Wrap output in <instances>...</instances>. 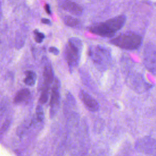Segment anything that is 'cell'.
<instances>
[{
	"label": "cell",
	"instance_id": "1",
	"mask_svg": "<svg viewBox=\"0 0 156 156\" xmlns=\"http://www.w3.org/2000/svg\"><path fill=\"white\" fill-rule=\"evenodd\" d=\"M83 48L82 41L76 37L69 39L65 48V57L71 70L79 65Z\"/></svg>",
	"mask_w": 156,
	"mask_h": 156
},
{
	"label": "cell",
	"instance_id": "2",
	"mask_svg": "<svg viewBox=\"0 0 156 156\" xmlns=\"http://www.w3.org/2000/svg\"><path fill=\"white\" fill-rule=\"evenodd\" d=\"M142 42L141 37L135 34H123L110 40V43L117 47L126 49L135 50L138 49Z\"/></svg>",
	"mask_w": 156,
	"mask_h": 156
},
{
	"label": "cell",
	"instance_id": "3",
	"mask_svg": "<svg viewBox=\"0 0 156 156\" xmlns=\"http://www.w3.org/2000/svg\"><path fill=\"white\" fill-rule=\"evenodd\" d=\"M88 55L96 65L101 68H106L111 61L110 51L102 46H91L89 48Z\"/></svg>",
	"mask_w": 156,
	"mask_h": 156
},
{
	"label": "cell",
	"instance_id": "4",
	"mask_svg": "<svg viewBox=\"0 0 156 156\" xmlns=\"http://www.w3.org/2000/svg\"><path fill=\"white\" fill-rule=\"evenodd\" d=\"M144 62L147 68L153 73L155 69V46L149 43L146 45L144 52Z\"/></svg>",
	"mask_w": 156,
	"mask_h": 156
},
{
	"label": "cell",
	"instance_id": "5",
	"mask_svg": "<svg viewBox=\"0 0 156 156\" xmlns=\"http://www.w3.org/2000/svg\"><path fill=\"white\" fill-rule=\"evenodd\" d=\"M54 85L52 88L51 100H50V107H51V116H53L57 113L60 104V92L59 88L60 84L59 81L54 79Z\"/></svg>",
	"mask_w": 156,
	"mask_h": 156
},
{
	"label": "cell",
	"instance_id": "6",
	"mask_svg": "<svg viewBox=\"0 0 156 156\" xmlns=\"http://www.w3.org/2000/svg\"><path fill=\"white\" fill-rule=\"evenodd\" d=\"M126 21V16L124 15H121L110 18L103 23L110 32L115 34L116 32L120 30L124 26Z\"/></svg>",
	"mask_w": 156,
	"mask_h": 156
},
{
	"label": "cell",
	"instance_id": "7",
	"mask_svg": "<svg viewBox=\"0 0 156 156\" xmlns=\"http://www.w3.org/2000/svg\"><path fill=\"white\" fill-rule=\"evenodd\" d=\"M58 5L62 9L76 16H80L83 13L82 7L69 0H58Z\"/></svg>",
	"mask_w": 156,
	"mask_h": 156
},
{
	"label": "cell",
	"instance_id": "8",
	"mask_svg": "<svg viewBox=\"0 0 156 156\" xmlns=\"http://www.w3.org/2000/svg\"><path fill=\"white\" fill-rule=\"evenodd\" d=\"M79 98L83 103L86 108L93 112H96L99 108V103L88 93L84 90H80L79 92Z\"/></svg>",
	"mask_w": 156,
	"mask_h": 156
},
{
	"label": "cell",
	"instance_id": "9",
	"mask_svg": "<svg viewBox=\"0 0 156 156\" xmlns=\"http://www.w3.org/2000/svg\"><path fill=\"white\" fill-rule=\"evenodd\" d=\"M88 30L93 34L103 37H112L115 35V34L110 32L107 29L103 22L90 26L88 27Z\"/></svg>",
	"mask_w": 156,
	"mask_h": 156
},
{
	"label": "cell",
	"instance_id": "10",
	"mask_svg": "<svg viewBox=\"0 0 156 156\" xmlns=\"http://www.w3.org/2000/svg\"><path fill=\"white\" fill-rule=\"evenodd\" d=\"M155 141L152 138H145L141 139L137 143V149L147 154H151L152 149L155 150Z\"/></svg>",
	"mask_w": 156,
	"mask_h": 156
},
{
	"label": "cell",
	"instance_id": "11",
	"mask_svg": "<svg viewBox=\"0 0 156 156\" xmlns=\"http://www.w3.org/2000/svg\"><path fill=\"white\" fill-rule=\"evenodd\" d=\"M30 97V92L27 88H24L17 92L14 98V103L16 104L27 102Z\"/></svg>",
	"mask_w": 156,
	"mask_h": 156
},
{
	"label": "cell",
	"instance_id": "12",
	"mask_svg": "<svg viewBox=\"0 0 156 156\" xmlns=\"http://www.w3.org/2000/svg\"><path fill=\"white\" fill-rule=\"evenodd\" d=\"M43 76L44 84V87H49L50 85L53 82L54 80L53 70L50 65H46L44 66Z\"/></svg>",
	"mask_w": 156,
	"mask_h": 156
},
{
	"label": "cell",
	"instance_id": "13",
	"mask_svg": "<svg viewBox=\"0 0 156 156\" xmlns=\"http://www.w3.org/2000/svg\"><path fill=\"white\" fill-rule=\"evenodd\" d=\"M25 74H26V77L24 79V82L25 84L29 86H33L36 82V74L35 72L30 71V70H27L25 71Z\"/></svg>",
	"mask_w": 156,
	"mask_h": 156
},
{
	"label": "cell",
	"instance_id": "14",
	"mask_svg": "<svg viewBox=\"0 0 156 156\" xmlns=\"http://www.w3.org/2000/svg\"><path fill=\"white\" fill-rule=\"evenodd\" d=\"M63 20L66 26L71 27H76L79 24V20L71 16H65Z\"/></svg>",
	"mask_w": 156,
	"mask_h": 156
},
{
	"label": "cell",
	"instance_id": "15",
	"mask_svg": "<svg viewBox=\"0 0 156 156\" xmlns=\"http://www.w3.org/2000/svg\"><path fill=\"white\" fill-rule=\"evenodd\" d=\"M49 87H44L39 99L41 104H45L48 101L49 98Z\"/></svg>",
	"mask_w": 156,
	"mask_h": 156
},
{
	"label": "cell",
	"instance_id": "16",
	"mask_svg": "<svg viewBox=\"0 0 156 156\" xmlns=\"http://www.w3.org/2000/svg\"><path fill=\"white\" fill-rule=\"evenodd\" d=\"M36 116H37V119L38 122H41L44 119V110L43 109L42 106L40 105H38L36 108Z\"/></svg>",
	"mask_w": 156,
	"mask_h": 156
},
{
	"label": "cell",
	"instance_id": "17",
	"mask_svg": "<svg viewBox=\"0 0 156 156\" xmlns=\"http://www.w3.org/2000/svg\"><path fill=\"white\" fill-rule=\"evenodd\" d=\"M34 34H35V40L37 43H41L45 37L43 33L39 32L37 30H35L34 31Z\"/></svg>",
	"mask_w": 156,
	"mask_h": 156
},
{
	"label": "cell",
	"instance_id": "18",
	"mask_svg": "<svg viewBox=\"0 0 156 156\" xmlns=\"http://www.w3.org/2000/svg\"><path fill=\"white\" fill-rule=\"evenodd\" d=\"M103 120L101 119H99L98 120H97L95 122L94 124V129L96 131H101L102 130V127H103Z\"/></svg>",
	"mask_w": 156,
	"mask_h": 156
},
{
	"label": "cell",
	"instance_id": "19",
	"mask_svg": "<svg viewBox=\"0 0 156 156\" xmlns=\"http://www.w3.org/2000/svg\"><path fill=\"white\" fill-rule=\"evenodd\" d=\"M10 120H7L4 122V123L3 124L2 126L1 127V129H0V132L3 133V132H5L7 129L9 128V127L10 126Z\"/></svg>",
	"mask_w": 156,
	"mask_h": 156
},
{
	"label": "cell",
	"instance_id": "20",
	"mask_svg": "<svg viewBox=\"0 0 156 156\" xmlns=\"http://www.w3.org/2000/svg\"><path fill=\"white\" fill-rule=\"evenodd\" d=\"M49 51L55 55H57L59 54V50L55 47H50L49 48Z\"/></svg>",
	"mask_w": 156,
	"mask_h": 156
},
{
	"label": "cell",
	"instance_id": "21",
	"mask_svg": "<svg viewBox=\"0 0 156 156\" xmlns=\"http://www.w3.org/2000/svg\"><path fill=\"white\" fill-rule=\"evenodd\" d=\"M44 10H45L46 12L48 14H49V15H51V7H50V5H49L48 4H45V5H44Z\"/></svg>",
	"mask_w": 156,
	"mask_h": 156
},
{
	"label": "cell",
	"instance_id": "22",
	"mask_svg": "<svg viewBox=\"0 0 156 156\" xmlns=\"http://www.w3.org/2000/svg\"><path fill=\"white\" fill-rule=\"evenodd\" d=\"M41 23L45 24H51V22L50 21V20L49 19H46V18H43L41 19Z\"/></svg>",
	"mask_w": 156,
	"mask_h": 156
},
{
	"label": "cell",
	"instance_id": "23",
	"mask_svg": "<svg viewBox=\"0 0 156 156\" xmlns=\"http://www.w3.org/2000/svg\"><path fill=\"white\" fill-rule=\"evenodd\" d=\"M2 2L3 0H0V21L2 16Z\"/></svg>",
	"mask_w": 156,
	"mask_h": 156
}]
</instances>
